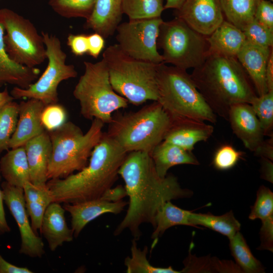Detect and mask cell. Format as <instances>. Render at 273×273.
Returning <instances> with one entry per match:
<instances>
[{
	"mask_svg": "<svg viewBox=\"0 0 273 273\" xmlns=\"http://www.w3.org/2000/svg\"><path fill=\"white\" fill-rule=\"evenodd\" d=\"M206 39L209 52L235 58L246 42L243 31L225 20Z\"/></svg>",
	"mask_w": 273,
	"mask_h": 273,
	"instance_id": "cb8c5ba5",
	"label": "cell"
},
{
	"mask_svg": "<svg viewBox=\"0 0 273 273\" xmlns=\"http://www.w3.org/2000/svg\"><path fill=\"white\" fill-rule=\"evenodd\" d=\"M127 153L103 132L84 168L64 178L48 180L53 202L72 204L100 198L117 179Z\"/></svg>",
	"mask_w": 273,
	"mask_h": 273,
	"instance_id": "7a4b0ae2",
	"label": "cell"
},
{
	"mask_svg": "<svg viewBox=\"0 0 273 273\" xmlns=\"http://www.w3.org/2000/svg\"><path fill=\"white\" fill-rule=\"evenodd\" d=\"M206 36L178 17L163 21L157 38V47L163 52V63L185 70L197 68L209 54Z\"/></svg>",
	"mask_w": 273,
	"mask_h": 273,
	"instance_id": "9c48e42d",
	"label": "cell"
},
{
	"mask_svg": "<svg viewBox=\"0 0 273 273\" xmlns=\"http://www.w3.org/2000/svg\"><path fill=\"white\" fill-rule=\"evenodd\" d=\"M14 99V98L9 93L8 88H5L3 91L0 92V107L13 101Z\"/></svg>",
	"mask_w": 273,
	"mask_h": 273,
	"instance_id": "816d5d0a",
	"label": "cell"
},
{
	"mask_svg": "<svg viewBox=\"0 0 273 273\" xmlns=\"http://www.w3.org/2000/svg\"><path fill=\"white\" fill-rule=\"evenodd\" d=\"M102 58L107 64L113 89L129 103L139 106L148 101H157L159 64L133 58L117 43L108 47Z\"/></svg>",
	"mask_w": 273,
	"mask_h": 273,
	"instance_id": "8992f818",
	"label": "cell"
},
{
	"mask_svg": "<svg viewBox=\"0 0 273 273\" xmlns=\"http://www.w3.org/2000/svg\"><path fill=\"white\" fill-rule=\"evenodd\" d=\"M123 0H96L93 11L86 20L85 27L105 39L113 35L123 14Z\"/></svg>",
	"mask_w": 273,
	"mask_h": 273,
	"instance_id": "44dd1931",
	"label": "cell"
},
{
	"mask_svg": "<svg viewBox=\"0 0 273 273\" xmlns=\"http://www.w3.org/2000/svg\"><path fill=\"white\" fill-rule=\"evenodd\" d=\"M254 19L273 31V4L267 0H261L256 9Z\"/></svg>",
	"mask_w": 273,
	"mask_h": 273,
	"instance_id": "60d3db41",
	"label": "cell"
},
{
	"mask_svg": "<svg viewBox=\"0 0 273 273\" xmlns=\"http://www.w3.org/2000/svg\"><path fill=\"white\" fill-rule=\"evenodd\" d=\"M250 104L260 122L264 136H273V91L257 96Z\"/></svg>",
	"mask_w": 273,
	"mask_h": 273,
	"instance_id": "d590c367",
	"label": "cell"
},
{
	"mask_svg": "<svg viewBox=\"0 0 273 273\" xmlns=\"http://www.w3.org/2000/svg\"><path fill=\"white\" fill-rule=\"evenodd\" d=\"M157 101L170 119L188 118L215 123L217 115L208 106L187 70L159 64Z\"/></svg>",
	"mask_w": 273,
	"mask_h": 273,
	"instance_id": "52a82bcc",
	"label": "cell"
},
{
	"mask_svg": "<svg viewBox=\"0 0 273 273\" xmlns=\"http://www.w3.org/2000/svg\"><path fill=\"white\" fill-rule=\"evenodd\" d=\"M46 47L47 67L37 80L28 87L15 86L11 95L15 99H35L45 106L58 102V87L65 80L75 78L77 72L73 65L66 64V54L61 47L59 38L55 35L41 31Z\"/></svg>",
	"mask_w": 273,
	"mask_h": 273,
	"instance_id": "30bf717a",
	"label": "cell"
},
{
	"mask_svg": "<svg viewBox=\"0 0 273 273\" xmlns=\"http://www.w3.org/2000/svg\"><path fill=\"white\" fill-rule=\"evenodd\" d=\"M25 267H19L7 261L0 254V273H32Z\"/></svg>",
	"mask_w": 273,
	"mask_h": 273,
	"instance_id": "7dc6e473",
	"label": "cell"
},
{
	"mask_svg": "<svg viewBox=\"0 0 273 273\" xmlns=\"http://www.w3.org/2000/svg\"><path fill=\"white\" fill-rule=\"evenodd\" d=\"M95 2L96 0H49V4L62 17L86 20L92 13Z\"/></svg>",
	"mask_w": 273,
	"mask_h": 273,
	"instance_id": "e575fe53",
	"label": "cell"
},
{
	"mask_svg": "<svg viewBox=\"0 0 273 273\" xmlns=\"http://www.w3.org/2000/svg\"><path fill=\"white\" fill-rule=\"evenodd\" d=\"M259 234L261 241L258 250H273V216L261 221Z\"/></svg>",
	"mask_w": 273,
	"mask_h": 273,
	"instance_id": "b9f144b4",
	"label": "cell"
},
{
	"mask_svg": "<svg viewBox=\"0 0 273 273\" xmlns=\"http://www.w3.org/2000/svg\"><path fill=\"white\" fill-rule=\"evenodd\" d=\"M3 194L2 190L0 189V232L1 233H4L10 231V228L9 226L6 219L5 213L3 206Z\"/></svg>",
	"mask_w": 273,
	"mask_h": 273,
	"instance_id": "f907efd6",
	"label": "cell"
},
{
	"mask_svg": "<svg viewBox=\"0 0 273 273\" xmlns=\"http://www.w3.org/2000/svg\"><path fill=\"white\" fill-rule=\"evenodd\" d=\"M45 106L35 99L20 102L18 119L10 141V149L24 146L28 141L46 130L41 121V112Z\"/></svg>",
	"mask_w": 273,
	"mask_h": 273,
	"instance_id": "ac0fdd59",
	"label": "cell"
},
{
	"mask_svg": "<svg viewBox=\"0 0 273 273\" xmlns=\"http://www.w3.org/2000/svg\"><path fill=\"white\" fill-rule=\"evenodd\" d=\"M228 120L234 133L249 150L254 152L264 140L260 122L250 104L240 103L232 105Z\"/></svg>",
	"mask_w": 273,
	"mask_h": 273,
	"instance_id": "9a60e30c",
	"label": "cell"
},
{
	"mask_svg": "<svg viewBox=\"0 0 273 273\" xmlns=\"http://www.w3.org/2000/svg\"><path fill=\"white\" fill-rule=\"evenodd\" d=\"M67 113L65 108L57 103L46 106L41 114L42 124L48 132L55 130L67 121Z\"/></svg>",
	"mask_w": 273,
	"mask_h": 273,
	"instance_id": "f35d334b",
	"label": "cell"
},
{
	"mask_svg": "<svg viewBox=\"0 0 273 273\" xmlns=\"http://www.w3.org/2000/svg\"><path fill=\"white\" fill-rule=\"evenodd\" d=\"M18 115L17 102L12 101L0 107V155L10 149V141L15 130Z\"/></svg>",
	"mask_w": 273,
	"mask_h": 273,
	"instance_id": "836d02e7",
	"label": "cell"
},
{
	"mask_svg": "<svg viewBox=\"0 0 273 273\" xmlns=\"http://www.w3.org/2000/svg\"><path fill=\"white\" fill-rule=\"evenodd\" d=\"M60 204L52 202L48 205L43 214L40 229L52 251H55L64 242H70L73 240L72 230L68 228L66 222L65 210Z\"/></svg>",
	"mask_w": 273,
	"mask_h": 273,
	"instance_id": "7402d4cb",
	"label": "cell"
},
{
	"mask_svg": "<svg viewBox=\"0 0 273 273\" xmlns=\"http://www.w3.org/2000/svg\"><path fill=\"white\" fill-rule=\"evenodd\" d=\"M163 21L160 17L120 23L116 29L117 44L133 58L155 64L163 63L157 47L159 27Z\"/></svg>",
	"mask_w": 273,
	"mask_h": 273,
	"instance_id": "7c38bea8",
	"label": "cell"
},
{
	"mask_svg": "<svg viewBox=\"0 0 273 273\" xmlns=\"http://www.w3.org/2000/svg\"><path fill=\"white\" fill-rule=\"evenodd\" d=\"M84 71L74 88L73 94L79 102L80 113L85 119H97L109 124L112 114L128 107V102L117 94L110 82L105 61L83 62Z\"/></svg>",
	"mask_w": 273,
	"mask_h": 273,
	"instance_id": "ba28073f",
	"label": "cell"
},
{
	"mask_svg": "<svg viewBox=\"0 0 273 273\" xmlns=\"http://www.w3.org/2000/svg\"><path fill=\"white\" fill-rule=\"evenodd\" d=\"M3 200L18 225L21 236L19 252L31 257H41L44 253V244L30 225L22 188L7 181L2 184Z\"/></svg>",
	"mask_w": 273,
	"mask_h": 273,
	"instance_id": "4fadbf2b",
	"label": "cell"
},
{
	"mask_svg": "<svg viewBox=\"0 0 273 273\" xmlns=\"http://www.w3.org/2000/svg\"><path fill=\"white\" fill-rule=\"evenodd\" d=\"M250 208L249 218L251 220L259 219L262 221L273 216V193L264 186H260L255 202Z\"/></svg>",
	"mask_w": 273,
	"mask_h": 273,
	"instance_id": "8d00e7d4",
	"label": "cell"
},
{
	"mask_svg": "<svg viewBox=\"0 0 273 273\" xmlns=\"http://www.w3.org/2000/svg\"><path fill=\"white\" fill-rule=\"evenodd\" d=\"M0 22L6 32L5 49L13 61L28 67L44 62L47 56L43 39L31 22L12 10L3 8L0 9Z\"/></svg>",
	"mask_w": 273,
	"mask_h": 273,
	"instance_id": "8fae6325",
	"label": "cell"
},
{
	"mask_svg": "<svg viewBox=\"0 0 273 273\" xmlns=\"http://www.w3.org/2000/svg\"><path fill=\"white\" fill-rule=\"evenodd\" d=\"M261 0H220L224 17L241 30L254 19Z\"/></svg>",
	"mask_w": 273,
	"mask_h": 273,
	"instance_id": "f546056e",
	"label": "cell"
},
{
	"mask_svg": "<svg viewBox=\"0 0 273 273\" xmlns=\"http://www.w3.org/2000/svg\"><path fill=\"white\" fill-rule=\"evenodd\" d=\"M185 0H166L164 5V10L168 9H174L178 10Z\"/></svg>",
	"mask_w": 273,
	"mask_h": 273,
	"instance_id": "f5cc1de1",
	"label": "cell"
},
{
	"mask_svg": "<svg viewBox=\"0 0 273 273\" xmlns=\"http://www.w3.org/2000/svg\"><path fill=\"white\" fill-rule=\"evenodd\" d=\"M229 240L231 253L242 272L247 273L264 272L263 266L254 256L240 231Z\"/></svg>",
	"mask_w": 273,
	"mask_h": 273,
	"instance_id": "4dcf8cb0",
	"label": "cell"
},
{
	"mask_svg": "<svg viewBox=\"0 0 273 273\" xmlns=\"http://www.w3.org/2000/svg\"><path fill=\"white\" fill-rule=\"evenodd\" d=\"M158 175H167L172 167L180 164L198 165L199 161L192 151L164 141L159 144L150 153Z\"/></svg>",
	"mask_w": 273,
	"mask_h": 273,
	"instance_id": "d4e9b609",
	"label": "cell"
},
{
	"mask_svg": "<svg viewBox=\"0 0 273 273\" xmlns=\"http://www.w3.org/2000/svg\"><path fill=\"white\" fill-rule=\"evenodd\" d=\"M30 173V181L37 186H46L49 161L52 155V143L49 132L45 130L31 139L25 145Z\"/></svg>",
	"mask_w": 273,
	"mask_h": 273,
	"instance_id": "ffe728a7",
	"label": "cell"
},
{
	"mask_svg": "<svg viewBox=\"0 0 273 273\" xmlns=\"http://www.w3.org/2000/svg\"><path fill=\"white\" fill-rule=\"evenodd\" d=\"M213 131V126L203 121L188 118L171 119L163 141L192 151L197 143L206 142Z\"/></svg>",
	"mask_w": 273,
	"mask_h": 273,
	"instance_id": "e0dca14e",
	"label": "cell"
},
{
	"mask_svg": "<svg viewBox=\"0 0 273 273\" xmlns=\"http://www.w3.org/2000/svg\"><path fill=\"white\" fill-rule=\"evenodd\" d=\"M269 1H271V2H272V1H273V0H269Z\"/></svg>",
	"mask_w": 273,
	"mask_h": 273,
	"instance_id": "db71d44e",
	"label": "cell"
},
{
	"mask_svg": "<svg viewBox=\"0 0 273 273\" xmlns=\"http://www.w3.org/2000/svg\"><path fill=\"white\" fill-rule=\"evenodd\" d=\"M191 76L199 92L217 115L228 120L231 106L250 104L257 96L237 58L209 52Z\"/></svg>",
	"mask_w": 273,
	"mask_h": 273,
	"instance_id": "3957f363",
	"label": "cell"
},
{
	"mask_svg": "<svg viewBox=\"0 0 273 273\" xmlns=\"http://www.w3.org/2000/svg\"><path fill=\"white\" fill-rule=\"evenodd\" d=\"M163 0H123L122 11L129 20L160 17Z\"/></svg>",
	"mask_w": 273,
	"mask_h": 273,
	"instance_id": "d6a6232c",
	"label": "cell"
},
{
	"mask_svg": "<svg viewBox=\"0 0 273 273\" xmlns=\"http://www.w3.org/2000/svg\"><path fill=\"white\" fill-rule=\"evenodd\" d=\"M104 125L101 120L94 119L84 133L76 124L66 121L57 129L49 132L52 155L47 174L48 180L64 178L84 168L102 138Z\"/></svg>",
	"mask_w": 273,
	"mask_h": 273,
	"instance_id": "5b68a950",
	"label": "cell"
},
{
	"mask_svg": "<svg viewBox=\"0 0 273 273\" xmlns=\"http://www.w3.org/2000/svg\"><path fill=\"white\" fill-rule=\"evenodd\" d=\"M136 240L132 241L131 256L127 257L124 260L127 273H179L181 271L174 270L171 266L167 268L156 267L152 265L147 258L148 247L143 249L138 247Z\"/></svg>",
	"mask_w": 273,
	"mask_h": 273,
	"instance_id": "1f68e13d",
	"label": "cell"
},
{
	"mask_svg": "<svg viewBox=\"0 0 273 273\" xmlns=\"http://www.w3.org/2000/svg\"><path fill=\"white\" fill-rule=\"evenodd\" d=\"M5 29L0 22V87L6 84L22 88L38 79L40 70L17 64L7 54L4 41Z\"/></svg>",
	"mask_w": 273,
	"mask_h": 273,
	"instance_id": "603a6c76",
	"label": "cell"
},
{
	"mask_svg": "<svg viewBox=\"0 0 273 273\" xmlns=\"http://www.w3.org/2000/svg\"><path fill=\"white\" fill-rule=\"evenodd\" d=\"M0 170L9 184L20 188L30 181L28 163L24 146L11 149L0 160Z\"/></svg>",
	"mask_w": 273,
	"mask_h": 273,
	"instance_id": "484cf974",
	"label": "cell"
},
{
	"mask_svg": "<svg viewBox=\"0 0 273 273\" xmlns=\"http://www.w3.org/2000/svg\"><path fill=\"white\" fill-rule=\"evenodd\" d=\"M171 119L157 101L141 109L116 114L108 124L107 134L127 153H150L164 140Z\"/></svg>",
	"mask_w": 273,
	"mask_h": 273,
	"instance_id": "277c9868",
	"label": "cell"
},
{
	"mask_svg": "<svg viewBox=\"0 0 273 273\" xmlns=\"http://www.w3.org/2000/svg\"><path fill=\"white\" fill-rule=\"evenodd\" d=\"M118 174L124 181L129 200L126 214L114 231L115 236L128 229L138 240L141 236V225L149 223L154 228L156 214L165 202L190 198L193 194L192 191L182 188L174 175L160 177L147 152L128 153Z\"/></svg>",
	"mask_w": 273,
	"mask_h": 273,
	"instance_id": "6da1fadb",
	"label": "cell"
},
{
	"mask_svg": "<svg viewBox=\"0 0 273 273\" xmlns=\"http://www.w3.org/2000/svg\"><path fill=\"white\" fill-rule=\"evenodd\" d=\"M192 211L184 210L173 204L171 201L165 202L157 212L155 217V230L152 234L153 240L151 249L156 245L158 239L168 229L178 225L192 226Z\"/></svg>",
	"mask_w": 273,
	"mask_h": 273,
	"instance_id": "83f0119b",
	"label": "cell"
},
{
	"mask_svg": "<svg viewBox=\"0 0 273 273\" xmlns=\"http://www.w3.org/2000/svg\"><path fill=\"white\" fill-rule=\"evenodd\" d=\"M265 81L268 92L273 91V51L271 50L265 70Z\"/></svg>",
	"mask_w": 273,
	"mask_h": 273,
	"instance_id": "681fc988",
	"label": "cell"
},
{
	"mask_svg": "<svg viewBox=\"0 0 273 273\" xmlns=\"http://www.w3.org/2000/svg\"><path fill=\"white\" fill-rule=\"evenodd\" d=\"M176 14L204 36L210 35L224 20L220 0H185Z\"/></svg>",
	"mask_w": 273,
	"mask_h": 273,
	"instance_id": "5bb4252c",
	"label": "cell"
},
{
	"mask_svg": "<svg viewBox=\"0 0 273 273\" xmlns=\"http://www.w3.org/2000/svg\"><path fill=\"white\" fill-rule=\"evenodd\" d=\"M67 44L74 55L83 56L88 52L87 35L70 34L67 37Z\"/></svg>",
	"mask_w": 273,
	"mask_h": 273,
	"instance_id": "7bdbcfd3",
	"label": "cell"
},
{
	"mask_svg": "<svg viewBox=\"0 0 273 273\" xmlns=\"http://www.w3.org/2000/svg\"><path fill=\"white\" fill-rule=\"evenodd\" d=\"M261 176L262 178L272 183L273 163L272 161L265 158H261Z\"/></svg>",
	"mask_w": 273,
	"mask_h": 273,
	"instance_id": "c3c4849f",
	"label": "cell"
},
{
	"mask_svg": "<svg viewBox=\"0 0 273 273\" xmlns=\"http://www.w3.org/2000/svg\"><path fill=\"white\" fill-rule=\"evenodd\" d=\"M243 32L246 41L263 48H272L273 31L255 19L245 27Z\"/></svg>",
	"mask_w": 273,
	"mask_h": 273,
	"instance_id": "74e56055",
	"label": "cell"
},
{
	"mask_svg": "<svg viewBox=\"0 0 273 273\" xmlns=\"http://www.w3.org/2000/svg\"><path fill=\"white\" fill-rule=\"evenodd\" d=\"M256 156L273 160V136L263 140L254 152Z\"/></svg>",
	"mask_w": 273,
	"mask_h": 273,
	"instance_id": "f6af8a7d",
	"label": "cell"
},
{
	"mask_svg": "<svg viewBox=\"0 0 273 273\" xmlns=\"http://www.w3.org/2000/svg\"><path fill=\"white\" fill-rule=\"evenodd\" d=\"M272 49V48H263L246 41L236 57L249 77L258 96L268 92L265 74Z\"/></svg>",
	"mask_w": 273,
	"mask_h": 273,
	"instance_id": "d6986e66",
	"label": "cell"
},
{
	"mask_svg": "<svg viewBox=\"0 0 273 273\" xmlns=\"http://www.w3.org/2000/svg\"><path fill=\"white\" fill-rule=\"evenodd\" d=\"M25 206L31 219V227L34 232L40 230L44 212L53 202L51 192L47 185L41 186L26 182L23 188Z\"/></svg>",
	"mask_w": 273,
	"mask_h": 273,
	"instance_id": "4316f807",
	"label": "cell"
},
{
	"mask_svg": "<svg viewBox=\"0 0 273 273\" xmlns=\"http://www.w3.org/2000/svg\"><path fill=\"white\" fill-rule=\"evenodd\" d=\"M88 52L89 55L97 59L105 48V38L97 32L87 35Z\"/></svg>",
	"mask_w": 273,
	"mask_h": 273,
	"instance_id": "ee69618b",
	"label": "cell"
},
{
	"mask_svg": "<svg viewBox=\"0 0 273 273\" xmlns=\"http://www.w3.org/2000/svg\"><path fill=\"white\" fill-rule=\"evenodd\" d=\"M243 154L244 152L237 151L231 145H223L215 151L212 163L218 170H227L234 167Z\"/></svg>",
	"mask_w": 273,
	"mask_h": 273,
	"instance_id": "ab89813d",
	"label": "cell"
},
{
	"mask_svg": "<svg viewBox=\"0 0 273 273\" xmlns=\"http://www.w3.org/2000/svg\"><path fill=\"white\" fill-rule=\"evenodd\" d=\"M191 221L192 226H203L217 232L229 239L239 232L241 228L240 222L236 218L232 210L221 215L192 212Z\"/></svg>",
	"mask_w": 273,
	"mask_h": 273,
	"instance_id": "f1b7e54d",
	"label": "cell"
},
{
	"mask_svg": "<svg viewBox=\"0 0 273 273\" xmlns=\"http://www.w3.org/2000/svg\"><path fill=\"white\" fill-rule=\"evenodd\" d=\"M127 204L122 200L111 202L101 197L75 203H65L64 208L70 214L71 230L73 236L77 237L90 221L106 213L117 214Z\"/></svg>",
	"mask_w": 273,
	"mask_h": 273,
	"instance_id": "2e32d148",
	"label": "cell"
},
{
	"mask_svg": "<svg viewBox=\"0 0 273 273\" xmlns=\"http://www.w3.org/2000/svg\"><path fill=\"white\" fill-rule=\"evenodd\" d=\"M126 196L127 194L124 187L119 185L107 190L101 197L111 202H116L121 200Z\"/></svg>",
	"mask_w": 273,
	"mask_h": 273,
	"instance_id": "bcb514c9",
	"label": "cell"
}]
</instances>
